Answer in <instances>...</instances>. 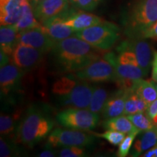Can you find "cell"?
Here are the masks:
<instances>
[{"instance_id":"ac0fdd59","label":"cell","mask_w":157,"mask_h":157,"mask_svg":"<svg viewBox=\"0 0 157 157\" xmlns=\"http://www.w3.org/2000/svg\"><path fill=\"white\" fill-rule=\"evenodd\" d=\"M130 90L119 88V90L109 96L102 111L105 119L124 114L125 101Z\"/></svg>"},{"instance_id":"f546056e","label":"cell","mask_w":157,"mask_h":157,"mask_svg":"<svg viewBox=\"0 0 157 157\" xmlns=\"http://www.w3.org/2000/svg\"><path fill=\"white\" fill-rule=\"evenodd\" d=\"M140 133L139 129L135 130L134 132L129 133L128 135L125 137L122 142L119 145V148H118L117 155L119 157H125L129 154L130 149L132 148L133 142H134L135 137Z\"/></svg>"},{"instance_id":"e0dca14e","label":"cell","mask_w":157,"mask_h":157,"mask_svg":"<svg viewBox=\"0 0 157 157\" xmlns=\"http://www.w3.org/2000/svg\"><path fill=\"white\" fill-rule=\"evenodd\" d=\"M27 0H0V23L15 25L21 18L23 5Z\"/></svg>"},{"instance_id":"74e56055","label":"cell","mask_w":157,"mask_h":157,"mask_svg":"<svg viewBox=\"0 0 157 157\" xmlns=\"http://www.w3.org/2000/svg\"><path fill=\"white\" fill-rule=\"evenodd\" d=\"M10 63V56L7 54H6L5 52H3L2 50H1L0 52V66L1 67L5 66L7 63Z\"/></svg>"},{"instance_id":"7402d4cb","label":"cell","mask_w":157,"mask_h":157,"mask_svg":"<svg viewBox=\"0 0 157 157\" xmlns=\"http://www.w3.org/2000/svg\"><path fill=\"white\" fill-rule=\"evenodd\" d=\"M15 25L18 30V32L41 26V23L35 17L34 10L29 0H27L23 5L21 18Z\"/></svg>"},{"instance_id":"5bb4252c","label":"cell","mask_w":157,"mask_h":157,"mask_svg":"<svg viewBox=\"0 0 157 157\" xmlns=\"http://www.w3.org/2000/svg\"><path fill=\"white\" fill-rule=\"evenodd\" d=\"M63 18V13H62L41 23V29L56 42L74 36L76 31L73 28L65 24Z\"/></svg>"},{"instance_id":"d590c367","label":"cell","mask_w":157,"mask_h":157,"mask_svg":"<svg viewBox=\"0 0 157 157\" xmlns=\"http://www.w3.org/2000/svg\"><path fill=\"white\" fill-rule=\"evenodd\" d=\"M152 73L151 78L152 80L157 84V51H154L153 54L152 60Z\"/></svg>"},{"instance_id":"836d02e7","label":"cell","mask_w":157,"mask_h":157,"mask_svg":"<svg viewBox=\"0 0 157 157\" xmlns=\"http://www.w3.org/2000/svg\"><path fill=\"white\" fill-rule=\"evenodd\" d=\"M101 0H70L74 7L84 11H92L95 10Z\"/></svg>"},{"instance_id":"1f68e13d","label":"cell","mask_w":157,"mask_h":157,"mask_svg":"<svg viewBox=\"0 0 157 157\" xmlns=\"http://www.w3.org/2000/svg\"><path fill=\"white\" fill-rule=\"evenodd\" d=\"M94 135L96 137H100L102 138H104L108 142L113 146H118L122 142L124 139L125 138V133L118 132V131L114 130H109L106 129L105 132L101 134H98V133H94Z\"/></svg>"},{"instance_id":"603a6c76","label":"cell","mask_w":157,"mask_h":157,"mask_svg":"<svg viewBox=\"0 0 157 157\" xmlns=\"http://www.w3.org/2000/svg\"><path fill=\"white\" fill-rule=\"evenodd\" d=\"M103 127L105 129L118 131L125 134H129L138 129L134 126L128 117L124 116H119L106 119L103 122Z\"/></svg>"},{"instance_id":"484cf974","label":"cell","mask_w":157,"mask_h":157,"mask_svg":"<svg viewBox=\"0 0 157 157\" xmlns=\"http://www.w3.org/2000/svg\"><path fill=\"white\" fill-rule=\"evenodd\" d=\"M17 126L15 119L10 115L2 113L0 117V132L1 136L9 137L15 140L16 138Z\"/></svg>"},{"instance_id":"4fadbf2b","label":"cell","mask_w":157,"mask_h":157,"mask_svg":"<svg viewBox=\"0 0 157 157\" xmlns=\"http://www.w3.org/2000/svg\"><path fill=\"white\" fill-rule=\"evenodd\" d=\"M25 71L17 67L13 62L1 67L0 69V86L1 95H7L17 90L21 84Z\"/></svg>"},{"instance_id":"83f0119b","label":"cell","mask_w":157,"mask_h":157,"mask_svg":"<svg viewBox=\"0 0 157 157\" xmlns=\"http://www.w3.org/2000/svg\"><path fill=\"white\" fill-rule=\"evenodd\" d=\"M127 117L140 132L148 130L155 127L154 122L146 113L139 112L135 114L127 115Z\"/></svg>"},{"instance_id":"ba28073f","label":"cell","mask_w":157,"mask_h":157,"mask_svg":"<svg viewBox=\"0 0 157 157\" xmlns=\"http://www.w3.org/2000/svg\"><path fill=\"white\" fill-rule=\"evenodd\" d=\"M74 76L80 80L92 82H116L117 80L114 67L105 58H99L75 72Z\"/></svg>"},{"instance_id":"6da1fadb","label":"cell","mask_w":157,"mask_h":157,"mask_svg":"<svg viewBox=\"0 0 157 157\" xmlns=\"http://www.w3.org/2000/svg\"><path fill=\"white\" fill-rule=\"evenodd\" d=\"M98 49L83 39L71 36L56 42L52 54L61 71L75 73L101 58Z\"/></svg>"},{"instance_id":"f1b7e54d","label":"cell","mask_w":157,"mask_h":157,"mask_svg":"<svg viewBox=\"0 0 157 157\" xmlns=\"http://www.w3.org/2000/svg\"><path fill=\"white\" fill-rule=\"evenodd\" d=\"M77 82L78 81L74 79L72 76H65L54 84L52 92L59 97L65 95L73 89Z\"/></svg>"},{"instance_id":"7a4b0ae2","label":"cell","mask_w":157,"mask_h":157,"mask_svg":"<svg viewBox=\"0 0 157 157\" xmlns=\"http://www.w3.org/2000/svg\"><path fill=\"white\" fill-rule=\"evenodd\" d=\"M54 124L53 119L44 105H31L17 125L15 140L18 143L32 148L48 137Z\"/></svg>"},{"instance_id":"b9f144b4","label":"cell","mask_w":157,"mask_h":157,"mask_svg":"<svg viewBox=\"0 0 157 157\" xmlns=\"http://www.w3.org/2000/svg\"><path fill=\"white\" fill-rule=\"evenodd\" d=\"M156 89H157V85H156Z\"/></svg>"},{"instance_id":"d6986e66","label":"cell","mask_w":157,"mask_h":157,"mask_svg":"<svg viewBox=\"0 0 157 157\" xmlns=\"http://www.w3.org/2000/svg\"><path fill=\"white\" fill-rule=\"evenodd\" d=\"M140 136L135 140L132 146L131 156H140L157 144V128L156 127L146 131H143Z\"/></svg>"},{"instance_id":"cb8c5ba5","label":"cell","mask_w":157,"mask_h":157,"mask_svg":"<svg viewBox=\"0 0 157 157\" xmlns=\"http://www.w3.org/2000/svg\"><path fill=\"white\" fill-rule=\"evenodd\" d=\"M148 107V105L142 98L130 90L125 101L124 114L132 115L139 112H146Z\"/></svg>"},{"instance_id":"3957f363","label":"cell","mask_w":157,"mask_h":157,"mask_svg":"<svg viewBox=\"0 0 157 157\" xmlns=\"http://www.w3.org/2000/svg\"><path fill=\"white\" fill-rule=\"evenodd\" d=\"M123 21L124 34L128 38H143L157 21V0H137Z\"/></svg>"},{"instance_id":"7c38bea8","label":"cell","mask_w":157,"mask_h":157,"mask_svg":"<svg viewBox=\"0 0 157 157\" xmlns=\"http://www.w3.org/2000/svg\"><path fill=\"white\" fill-rule=\"evenodd\" d=\"M17 40L18 43L29 45L42 51L44 53L52 51L56 42L45 34L41 29V26L19 31Z\"/></svg>"},{"instance_id":"52a82bcc","label":"cell","mask_w":157,"mask_h":157,"mask_svg":"<svg viewBox=\"0 0 157 157\" xmlns=\"http://www.w3.org/2000/svg\"><path fill=\"white\" fill-rule=\"evenodd\" d=\"M103 58L114 67L117 74L115 82L121 89L131 90L135 80L143 78L148 74L140 66L119 63L117 56L113 52L104 54Z\"/></svg>"},{"instance_id":"d4e9b609","label":"cell","mask_w":157,"mask_h":157,"mask_svg":"<svg viewBox=\"0 0 157 157\" xmlns=\"http://www.w3.org/2000/svg\"><path fill=\"white\" fill-rule=\"evenodd\" d=\"M108 98H109V95L104 88L95 87L90 103L89 109L94 113L100 114L103 111Z\"/></svg>"},{"instance_id":"4dcf8cb0","label":"cell","mask_w":157,"mask_h":157,"mask_svg":"<svg viewBox=\"0 0 157 157\" xmlns=\"http://www.w3.org/2000/svg\"><path fill=\"white\" fill-rule=\"evenodd\" d=\"M58 156L61 157H84L88 156L85 147L66 146L63 147L58 151Z\"/></svg>"},{"instance_id":"ffe728a7","label":"cell","mask_w":157,"mask_h":157,"mask_svg":"<svg viewBox=\"0 0 157 157\" xmlns=\"http://www.w3.org/2000/svg\"><path fill=\"white\" fill-rule=\"evenodd\" d=\"M18 30L15 25H3L0 27V45L1 50L11 56L18 43Z\"/></svg>"},{"instance_id":"277c9868","label":"cell","mask_w":157,"mask_h":157,"mask_svg":"<svg viewBox=\"0 0 157 157\" xmlns=\"http://www.w3.org/2000/svg\"><path fill=\"white\" fill-rule=\"evenodd\" d=\"M74 36L83 39L99 50H109L120 38V29L115 23L103 21L76 31Z\"/></svg>"},{"instance_id":"d6a6232c","label":"cell","mask_w":157,"mask_h":157,"mask_svg":"<svg viewBox=\"0 0 157 157\" xmlns=\"http://www.w3.org/2000/svg\"><path fill=\"white\" fill-rule=\"evenodd\" d=\"M117 59L119 63L123 64H130L133 66H139L138 61H137V57L134 52L130 50H122L119 52L117 56Z\"/></svg>"},{"instance_id":"e575fe53","label":"cell","mask_w":157,"mask_h":157,"mask_svg":"<svg viewBox=\"0 0 157 157\" xmlns=\"http://www.w3.org/2000/svg\"><path fill=\"white\" fill-rule=\"evenodd\" d=\"M144 39H152L157 40V21L145 33Z\"/></svg>"},{"instance_id":"8d00e7d4","label":"cell","mask_w":157,"mask_h":157,"mask_svg":"<svg viewBox=\"0 0 157 157\" xmlns=\"http://www.w3.org/2000/svg\"><path fill=\"white\" fill-rule=\"evenodd\" d=\"M54 148H48L46 147V149L43 151L41 153L38 154V156L40 157H54L56 156L57 154L56 152L53 150Z\"/></svg>"},{"instance_id":"ab89813d","label":"cell","mask_w":157,"mask_h":157,"mask_svg":"<svg viewBox=\"0 0 157 157\" xmlns=\"http://www.w3.org/2000/svg\"><path fill=\"white\" fill-rule=\"evenodd\" d=\"M29 2H30L32 8H34V7H36V5H38L39 3L42 2L44 1V0H29Z\"/></svg>"},{"instance_id":"9a60e30c","label":"cell","mask_w":157,"mask_h":157,"mask_svg":"<svg viewBox=\"0 0 157 157\" xmlns=\"http://www.w3.org/2000/svg\"><path fill=\"white\" fill-rule=\"evenodd\" d=\"M63 23L73 28L76 31L89 28L103 22V20L97 15L82 11L66 10L63 12Z\"/></svg>"},{"instance_id":"44dd1931","label":"cell","mask_w":157,"mask_h":157,"mask_svg":"<svg viewBox=\"0 0 157 157\" xmlns=\"http://www.w3.org/2000/svg\"><path fill=\"white\" fill-rule=\"evenodd\" d=\"M131 90L149 105L157 99V89L151 82L140 78L134 81Z\"/></svg>"},{"instance_id":"5b68a950","label":"cell","mask_w":157,"mask_h":157,"mask_svg":"<svg viewBox=\"0 0 157 157\" xmlns=\"http://www.w3.org/2000/svg\"><path fill=\"white\" fill-rule=\"evenodd\" d=\"M56 121L66 128L90 131L98 126L100 117L90 109L69 108L59 112Z\"/></svg>"},{"instance_id":"8992f818","label":"cell","mask_w":157,"mask_h":157,"mask_svg":"<svg viewBox=\"0 0 157 157\" xmlns=\"http://www.w3.org/2000/svg\"><path fill=\"white\" fill-rule=\"evenodd\" d=\"M95 135H90L78 129L57 128L48 135L45 147L63 148L66 146L90 147L95 144Z\"/></svg>"},{"instance_id":"4316f807","label":"cell","mask_w":157,"mask_h":157,"mask_svg":"<svg viewBox=\"0 0 157 157\" xmlns=\"http://www.w3.org/2000/svg\"><path fill=\"white\" fill-rule=\"evenodd\" d=\"M17 142L13 139L1 136L0 138V156L2 157L18 156L22 154L21 148L17 146Z\"/></svg>"},{"instance_id":"f35d334b","label":"cell","mask_w":157,"mask_h":157,"mask_svg":"<svg viewBox=\"0 0 157 157\" xmlns=\"http://www.w3.org/2000/svg\"><path fill=\"white\" fill-rule=\"evenodd\" d=\"M144 157H157V144L142 155Z\"/></svg>"},{"instance_id":"30bf717a","label":"cell","mask_w":157,"mask_h":157,"mask_svg":"<svg viewBox=\"0 0 157 157\" xmlns=\"http://www.w3.org/2000/svg\"><path fill=\"white\" fill-rule=\"evenodd\" d=\"M44 54L36 48L17 43L11 56V62L25 71L32 70L42 62Z\"/></svg>"},{"instance_id":"60d3db41","label":"cell","mask_w":157,"mask_h":157,"mask_svg":"<svg viewBox=\"0 0 157 157\" xmlns=\"http://www.w3.org/2000/svg\"><path fill=\"white\" fill-rule=\"evenodd\" d=\"M151 120L153 121V122H154L155 127L157 128V113L151 118Z\"/></svg>"},{"instance_id":"2e32d148","label":"cell","mask_w":157,"mask_h":157,"mask_svg":"<svg viewBox=\"0 0 157 157\" xmlns=\"http://www.w3.org/2000/svg\"><path fill=\"white\" fill-rule=\"evenodd\" d=\"M68 0H44L33 8L35 17L42 23L67 10Z\"/></svg>"},{"instance_id":"9c48e42d","label":"cell","mask_w":157,"mask_h":157,"mask_svg":"<svg viewBox=\"0 0 157 157\" xmlns=\"http://www.w3.org/2000/svg\"><path fill=\"white\" fill-rule=\"evenodd\" d=\"M94 86L87 81L78 82L66 95L60 96V103L65 106L76 109H88L93 96Z\"/></svg>"},{"instance_id":"8fae6325","label":"cell","mask_w":157,"mask_h":157,"mask_svg":"<svg viewBox=\"0 0 157 157\" xmlns=\"http://www.w3.org/2000/svg\"><path fill=\"white\" fill-rule=\"evenodd\" d=\"M125 50L134 52L140 67L148 74L152 64L151 49L148 42L144 38H128L121 42L117 48L118 52Z\"/></svg>"}]
</instances>
